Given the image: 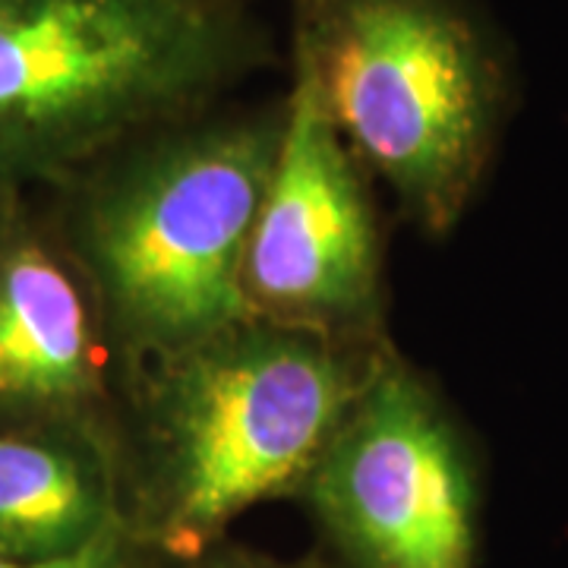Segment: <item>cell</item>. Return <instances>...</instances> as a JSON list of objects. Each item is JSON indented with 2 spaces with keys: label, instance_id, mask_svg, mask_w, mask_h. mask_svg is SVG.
Returning <instances> with one entry per match:
<instances>
[{
  "label": "cell",
  "instance_id": "cell-1",
  "mask_svg": "<svg viewBox=\"0 0 568 568\" xmlns=\"http://www.w3.org/2000/svg\"><path fill=\"white\" fill-rule=\"evenodd\" d=\"M379 351L244 320L123 373L118 477L133 544L178 562L250 508L297 499Z\"/></svg>",
  "mask_w": 568,
  "mask_h": 568
},
{
  "label": "cell",
  "instance_id": "cell-2",
  "mask_svg": "<svg viewBox=\"0 0 568 568\" xmlns=\"http://www.w3.org/2000/svg\"><path fill=\"white\" fill-rule=\"evenodd\" d=\"M282 133L284 99L205 108L51 190L121 376L250 320L241 272Z\"/></svg>",
  "mask_w": 568,
  "mask_h": 568
},
{
  "label": "cell",
  "instance_id": "cell-3",
  "mask_svg": "<svg viewBox=\"0 0 568 568\" xmlns=\"http://www.w3.org/2000/svg\"><path fill=\"white\" fill-rule=\"evenodd\" d=\"M268 58L250 0H0V190H58Z\"/></svg>",
  "mask_w": 568,
  "mask_h": 568
},
{
  "label": "cell",
  "instance_id": "cell-4",
  "mask_svg": "<svg viewBox=\"0 0 568 568\" xmlns=\"http://www.w3.org/2000/svg\"><path fill=\"white\" fill-rule=\"evenodd\" d=\"M291 63L420 234L443 241L487 181L511 70L474 0H291Z\"/></svg>",
  "mask_w": 568,
  "mask_h": 568
},
{
  "label": "cell",
  "instance_id": "cell-5",
  "mask_svg": "<svg viewBox=\"0 0 568 568\" xmlns=\"http://www.w3.org/2000/svg\"><path fill=\"white\" fill-rule=\"evenodd\" d=\"M297 503L338 568H480L477 448L395 345L373 357Z\"/></svg>",
  "mask_w": 568,
  "mask_h": 568
},
{
  "label": "cell",
  "instance_id": "cell-6",
  "mask_svg": "<svg viewBox=\"0 0 568 568\" xmlns=\"http://www.w3.org/2000/svg\"><path fill=\"white\" fill-rule=\"evenodd\" d=\"M373 186L328 121L313 80L291 63L282 145L241 272L250 320L351 351L392 345Z\"/></svg>",
  "mask_w": 568,
  "mask_h": 568
},
{
  "label": "cell",
  "instance_id": "cell-7",
  "mask_svg": "<svg viewBox=\"0 0 568 568\" xmlns=\"http://www.w3.org/2000/svg\"><path fill=\"white\" fill-rule=\"evenodd\" d=\"M0 190V429H73L118 452L121 366L54 215Z\"/></svg>",
  "mask_w": 568,
  "mask_h": 568
},
{
  "label": "cell",
  "instance_id": "cell-8",
  "mask_svg": "<svg viewBox=\"0 0 568 568\" xmlns=\"http://www.w3.org/2000/svg\"><path fill=\"white\" fill-rule=\"evenodd\" d=\"M111 443L73 429H0V559H58L121 528Z\"/></svg>",
  "mask_w": 568,
  "mask_h": 568
},
{
  "label": "cell",
  "instance_id": "cell-9",
  "mask_svg": "<svg viewBox=\"0 0 568 568\" xmlns=\"http://www.w3.org/2000/svg\"><path fill=\"white\" fill-rule=\"evenodd\" d=\"M142 552L126 528H111L99 540L58 559H0V568H145Z\"/></svg>",
  "mask_w": 568,
  "mask_h": 568
},
{
  "label": "cell",
  "instance_id": "cell-10",
  "mask_svg": "<svg viewBox=\"0 0 568 568\" xmlns=\"http://www.w3.org/2000/svg\"><path fill=\"white\" fill-rule=\"evenodd\" d=\"M149 559V556H145ZM145 568H338L332 559H325L323 552H310V556H297V559H284V556H272L263 549L241 547L231 544L227 537L205 547L203 552L190 556V559H178V562H162V559H149Z\"/></svg>",
  "mask_w": 568,
  "mask_h": 568
}]
</instances>
